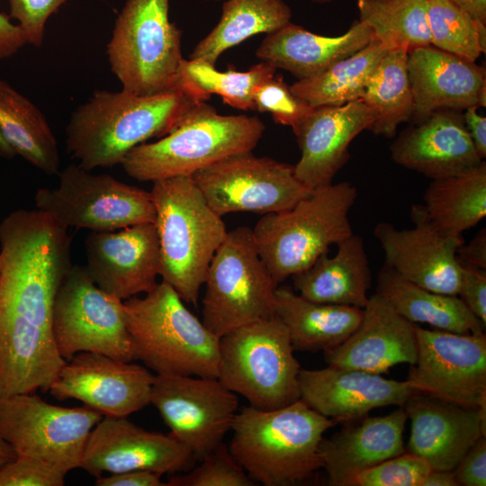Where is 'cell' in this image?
I'll list each match as a JSON object with an SVG mask.
<instances>
[{"label": "cell", "mask_w": 486, "mask_h": 486, "mask_svg": "<svg viewBox=\"0 0 486 486\" xmlns=\"http://www.w3.org/2000/svg\"><path fill=\"white\" fill-rule=\"evenodd\" d=\"M68 229L19 209L0 222V398L49 391L66 360L52 334L58 290L72 266Z\"/></svg>", "instance_id": "1"}, {"label": "cell", "mask_w": 486, "mask_h": 486, "mask_svg": "<svg viewBox=\"0 0 486 486\" xmlns=\"http://www.w3.org/2000/svg\"><path fill=\"white\" fill-rule=\"evenodd\" d=\"M199 102L181 89L151 95L96 90L70 115L67 151L90 171L122 164L137 146L168 134Z\"/></svg>", "instance_id": "2"}, {"label": "cell", "mask_w": 486, "mask_h": 486, "mask_svg": "<svg viewBox=\"0 0 486 486\" xmlns=\"http://www.w3.org/2000/svg\"><path fill=\"white\" fill-rule=\"evenodd\" d=\"M337 423L301 399L271 410L245 406L235 416L229 448L254 482L295 485L323 468L320 445Z\"/></svg>", "instance_id": "3"}, {"label": "cell", "mask_w": 486, "mask_h": 486, "mask_svg": "<svg viewBox=\"0 0 486 486\" xmlns=\"http://www.w3.org/2000/svg\"><path fill=\"white\" fill-rule=\"evenodd\" d=\"M152 184L160 277L184 302L196 305L211 261L228 230L191 176Z\"/></svg>", "instance_id": "4"}, {"label": "cell", "mask_w": 486, "mask_h": 486, "mask_svg": "<svg viewBox=\"0 0 486 486\" xmlns=\"http://www.w3.org/2000/svg\"><path fill=\"white\" fill-rule=\"evenodd\" d=\"M135 360L157 375L218 377L220 338L167 283L123 301Z\"/></svg>", "instance_id": "5"}, {"label": "cell", "mask_w": 486, "mask_h": 486, "mask_svg": "<svg viewBox=\"0 0 486 486\" xmlns=\"http://www.w3.org/2000/svg\"><path fill=\"white\" fill-rule=\"evenodd\" d=\"M265 130L256 116L221 115L207 102H199L168 134L137 146L121 165L140 182L192 176L229 156L252 151Z\"/></svg>", "instance_id": "6"}, {"label": "cell", "mask_w": 486, "mask_h": 486, "mask_svg": "<svg viewBox=\"0 0 486 486\" xmlns=\"http://www.w3.org/2000/svg\"><path fill=\"white\" fill-rule=\"evenodd\" d=\"M356 197L353 184L331 183L312 189L286 211L262 215L253 237L278 285L354 233L349 212Z\"/></svg>", "instance_id": "7"}, {"label": "cell", "mask_w": 486, "mask_h": 486, "mask_svg": "<svg viewBox=\"0 0 486 486\" xmlns=\"http://www.w3.org/2000/svg\"><path fill=\"white\" fill-rule=\"evenodd\" d=\"M289 332L277 317L257 320L220 338L218 380L249 406L271 410L301 397L302 369Z\"/></svg>", "instance_id": "8"}, {"label": "cell", "mask_w": 486, "mask_h": 486, "mask_svg": "<svg viewBox=\"0 0 486 486\" xmlns=\"http://www.w3.org/2000/svg\"><path fill=\"white\" fill-rule=\"evenodd\" d=\"M202 322L217 337L275 316L278 284L262 259L252 229L227 232L208 268Z\"/></svg>", "instance_id": "9"}, {"label": "cell", "mask_w": 486, "mask_h": 486, "mask_svg": "<svg viewBox=\"0 0 486 486\" xmlns=\"http://www.w3.org/2000/svg\"><path fill=\"white\" fill-rule=\"evenodd\" d=\"M168 11L169 0L126 1L106 50L123 90L151 95L172 89L184 58L182 32Z\"/></svg>", "instance_id": "10"}, {"label": "cell", "mask_w": 486, "mask_h": 486, "mask_svg": "<svg viewBox=\"0 0 486 486\" xmlns=\"http://www.w3.org/2000/svg\"><path fill=\"white\" fill-rule=\"evenodd\" d=\"M58 178L57 187L38 189L34 202L37 210L67 229L112 231L155 221L150 192L78 164L67 166Z\"/></svg>", "instance_id": "11"}, {"label": "cell", "mask_w": 486, "mask_h": 486, "mask_svg": "<svg viewBox=\"0 0 486 486\" xmlns=\"http://www.w3.org/2000/svg\"><path fill=\"white\" fill-rule=\"evenodd\" d=\"M103 417L86 405L57 406L33 392L0 398V435L15 456L40 460L64 474L80 468L90 433Z\"/></svg>", "instance_id": "12"}, {"label": "cell", "mask_w": 486, "mask_h": 486, "mask_svg": "<svg viewBox=\"0 0 486 486\" xmlns=\"http://www.w3.org/2000/svg\"><path fill=\"white\" fill-rule=\"evenodd\" d=\"M52 334L66 361L82 352L135 360L123 301L99 288L85 266H72L58 290Z\"/></svg>", "instance_id": "13"}, {"label": "cell", "mask_w": 486, "mask_h": 486, "mask_svg": "<svg viewBox=\"0 0 486 486\" xmlns=\"http://www.w3.org/2000/svg\"><path fill=\"white\" fill-rule=\"evenodd\" d=\"M211 208L220 216L233 212L267 214L286 211L311 189L294 167L252 151L229 156L192 176Z\"/></svg>", "instance_id": "14"}, {"label": "cell", "mask_w": 486, "mask_h": 486, "mask_svg": "<svg viewBox=\"0 0 486 486\" xmlns=\"http://www.w3.org/2000/svg\"><path fill=\"white\" fill-rule=\"evenodd\" d=\"M416 361L408 379L417 392L456 405L486 408V336L414 324Z\"/></svg>", "instance_id": "15"}, {"label": "cell", "mask_w": 486, "mask_h": 486, "mask_svg": "<svg viewBox=\"0 0 486 486\" xmlns=\"http://www.w3.org/2000/svg\"><path fill=\"white\" fill-rule=\"evenodd\" d=\"M150 404L159 412L175 439L196 460L223 442L238 408L236 393L218 378L157 375Z\"/></svg>", "instance_id": "16"}, {"label": "cell", "mask_w": 486, "mask_h": 486, "mask_svg": "<svg viewBox=\"0 0 486 486\" xmlns=\"http://www.w3.org/2000/svg\"><path fill=\"white\" fill-rule=\"evenodd\" d=\"M155 376L132 362L82 352L66 362L49 391L58 400H77L104 416L128 417L150 404Z\"/></svg>", "instance_id": "17"}, {"label": "cell", "mask_w": 486, "mask_h": 486, "mask_svg": "<svg viewBox=\"0 0 486 486\" xmlns=\"http://www.w3.org/2000/svg\"><path fill=\"white\" fill-rule=\"evenodd\" d=\"M411 229H398L381 221L374 235L385 256V265L425 289L458 295L461 265L457 258L464 238L446 237L429 221L422 204L410 209Z\"/></svg>", "instance_id": "18"}, {"label": "cell", "mask_w": 486, "mask_h": 486, "mask_svg": "<svg viewBox=\"0 0 486 486\" xmlns=\"http://www.w3.org/2000/svg\"><path fill=\"white\" fill-rule=\"evenodd\" d=\"M194 461L170 434L146 430L127 417L104 416L90 433L80 468L95 478L137 470L163 475L185 471Z\"/></svg>", "instance_id": "19"}, {"label": "cell", "mask_w": 486, "mask_h": 486, "mask_svg": "<svg viewBox=\"0 0 486 486\" xmlns=\"http://www.w3.org/2000/svg\"><path fill=\"white\" fill-rule=\"evenodd\" d=\"M85 246V268L106 292L125 301L150 292L158 284L160 250L154 222L91 231Z\"/></svg>", "instance_id": "20"}, {"label": "cell", "mask_w": 486, "mask_h": 486, "mask_svg": "<svg viewBox=\"0 0 486 486\" xmlns=\"http://www.w3.org/2000/svg\"><path fill=\"white\" fill-rule=\"evenodd\" d=\"M374 119V110L362 100L314 107L292 130L301 150L293 166L296 177L311 190L331 184L349 158L351 141Z\"/></svg>", "instance_id": "21"}, {"label": "cell", "mask_w": 486, "mask_h": 486, "mask_svg": "<svg viewBox=\"0 0 486 486\" xmlns=\"http://www.w3.org/2000/svg\"><path fill=\"white\" fill-rule=\"evenodd\" d=\"M300 399L337 422L358 420L373 409L404 406L417 392L410 383L361 370L328 365L301 369Z\"/></svg>", "instance_id": "22"}, {"label": "cell", "mask_w": 486, "mask_h": 486, "mask_svg": "<svg viewBox=\"0 0 486 486\" xmlns=\"http://www.w3.org/2000/svg\"><path fill=\"white\" fill-rule=\"evenodd\" d=\"M408 76L414 123L437 111L486 104L484 68L432 45L408 53Z\"/></svg>", "instance_id": "23"}, {"label": "cell", "mask_w": 486, "mask_h": 486, "mask_svg": "<svg viewBox=\"0 0 486 486\" xmlns=\"http://www.w3.org/2000/svg\"><path fill=\"white\" fill-rule=\"evenodd\" d=\"M411 421L408 452L432 470L453 471L466 452L485 436V410L444 401L417 392L405 403Z\"/></svg>", "instance_id": "24"}, {"label": "cell", "mask_w": 486, "mask_h": 486, "mask_svg": "<svg viewBox=\"0 0 486 486\" xmlns=\"http://www.w3.org/2000/svg\"><path fill=\"white\" fill-rule=\"evenodd\" d=\"M416 356L414 324L376 292L369 297L356 330L343 343L324 352L328 365L375 374L387 373L398 364H413Z\"/></svg>", "instance_id": "25"}, {"label": "cell", "mask_w": 486, "mask_h": 486, "mask_svg": "<svg viewBox=\"0 0 486 486\" xmlns=\"http://www.w3.org/2000/svg\"><path fill=\"white\" fill-rule=\"evenodd\" d=\"M392 160L430 179L471 170L483 160L466 130L462 112L441 110L402 130L390 147Z\"/></svg>", "instance_id": "26"}, {"label": "cell", "mask_w": 486, "mask_h": 486, "mask_svg": "<svg viewBox=\"0 0 486 486\" xmlns=\"http://www.w3.org/2000/svg\"><path fill=\"white\" fill-rule=\"evenodd\" d=\"M403 408L379 417L360 418L322 439L320 453L332 486H349L361 472L405 452Z\"/></svg>", "instance_id": "27"}, {"label": "cell", "mask_w": 486, "mask_h": 486, "mask_svg": "<svg viewBox=\"0 0 486 486\" xmlns=\"http://www.w3.org/2000/svg\"><path fill=\"white\" fill-rule=\"evenodd\" d=\"M373 38L370 28L358 20L336 37L319 35L290 22L267 33L256 55L298 79H305L363 49Z\"/></svg>", "instance_id": "28"}, {"label": "cell", "mask_w": 486, "mask_h": 486, "mask_svg": "<svg viewBox=\"0 0 486 486\" xmlns=\"http://www.w3.org/2000/svg\"><path fill=\"white\" fill-rule=\"evenodd\" d=\"M337 248L334 256L325 253L293 274L294 289L310 302L364 309L372 274L363 238L353 233Z\"/></svg>", "instance_id": "29"}, {"label": "cell", "mask_w": 486, "mask_h": 486, "mask_svg": "<svg viewBox=\"0 0 486 486\" xmlns=\"http://www.w3.org/2000/svg\"><path fill=\"white\" fill-rule=\"evenodd\" d=\"M275 316L285 325L294 351L325 352L356 330L363 309L310 302L288 286H278Z\"/></svg>", "instance_id": "30"}, {"label": "cell", "mask_w": 486, "mask_h": 486, "mask_svg": "<svg viewBox=\"0 0 486 486\" xmlns=\"http://www.w3.org/2000/svg\"><path fill=\"white\" fill-rule=\"evenodd\" d=\"M375 292L411 323H426L437 329L460 334L484 333L485 325L468 310L458 295L425 289L385 264L378 274Z\"/></svg>", "instance_id": "31"}, {"label": "cell", "mask_w": 486, "mask_h": 486, "mask_svg": "<svg viewBox=\"0 0 486 486\" xmlns=\"http://www.w3.org/2000/svg\"><path fill=\"white\" fill-rule=\"evenodd\" d=\"M422 207L433 226L444 236L463 237L486 216V163L466 172L433 179Z\"/></svg>", "instance_id": "32"}, {"label": "cell", "mask_w": 486, "mask_h": 486, "mask_svg": "<svg viewBox=\"0 0 486 486\" xmlns=\"http://www.w3.org/2000/svg\"><path fill=\"white\" fill-rule=\"evenodd\" d=\"M0 130L16 155L46 175H58L56 137L41 111L0 79Z\"/></svg>", "instance_id": "33"}, {"label": "cell", "mask_w": 486, "mask_h": 486, "mask_svg": "<svg viewBox=\"0 0 486 486\" xmlns=\"http://www.w3.org/2000/svg\"><path fill=\"white\" fill-rule=\"evenodd\" d=\"M292 10L283 0H227L213 29L190 54L215 65L227 50L259 33L272 32L291 22Z\"/></svg>", "instance_id": "34"}, {"label": "cell", "mask_w": 486, "mask_h": 486, "mask_svg": "<svg viewBox=\"0 0 486 486\" xmlns=\"http://www.w3.org/2000/svg\"><path fill=\"white\" fill-rule=\"evenodd\" d=\"M388 50L376 39L320 74L299 79L291 91L312 107L361 100L370 77Z\"/></svg>", "instance_id": "35"}, {"label": "cell", "mask_w": 486, "mask_h": 486, "mask_svg": "<svg viewBox=\"0 0 486 486\" xmlns=\"http://www.w3.org/2000/svg\"><path fill=\"white\" fill-rule=\"evenodd\" d=\"M276 69L273 64L261 61L247 71L232 68L219 71L215 65L201 59H183L172 89L184 90L204 102H207L212 94H218L225 104L233 108L255 110V89L273 77Z\"/></svg>", "instance_id": "36"}, {"label": "cell", "mask_w": 486, "mask_h": 486, "mask_svg": "<svg viewBox=\"0 0 486 486\" xmlns=\"http://www.w3.org/2000/svg\"><path fill=\"white\" fill-rule=\"evenodd\" d=\"M361 100L375 113L369 130L393 138L398 126L410 121L414 111L408 76V52L388 50L369 79Z\"/></svg>", "instance_id": "37"}, {"label": "cell", "mask_w": 486, "mask_h": 486, "mask_svg": "<svg viewBox=\"0 0 486 486\" xmlns=\"http://www.w3.org/2000/svg\"><path fill=\"white\" fill-rule=\"evenodd\" d=\"M359 20L388 50L431 45L428 0H357Z\"/></svg>", "instance_id": "38"}, {"label": "cell", "mask_w": 486, "mask_h": 486, "mask_svg": "<svg viewBox=\"0 0 486 486\" xmlns=\"http://www.w3.org/2000/svg\"><path fill=\"white\" fill-rule=\"evenodd\" d=\"M431 45L475 62L485 53L486 25L451 0H428Z\"/></svg>", "instance_id": "39"}, {"label": "cell", "mask_w": 486, "mask_h": 486, "mask_svg": "<svg viewBox=\"0 0 486 486\" xmlns=\"http://www.w3.org/2000/svg\"><path fill=\"white\" fill-rule=\"evenodd\" d=\"M184 474H170L167 486H253L254 482L223 442Z\"/></svg>", "instance_id": "40"}, {"label": "cell", "mask_w": 486, "mask_h": 486, "mask_svg": "<svg viewBox=\"0 0 486 486\" xmlns=\"http://www.w3.org/2000/svg\"><path fill=\"white\" fill-rule=\"evenodd\" d=\"M253 101L256 111L270 113L276 123L290 126L292 130L314 108L296 96L283 77L275 75L256 86Z\"/></svg>", "instance_id": "41"}, {"label": "cell", "mask_w": 486, "mask_h": 486, "mask_svg": "<svg viewBox=\"0 0 486 486\" xmlns=\"http://www.w3.org/2000/svg\"><path fill=\"white\" fill-rule=\"evenodd\" d=\"M431 470L424 459L404 452L361 472L349 486H422Z\"/></svg>", "instance_id": "42"}, {"label": "cell", "mask_w": 486, "mask_h": 486, "mask_svg": "<svg viewBox=\"0 0 486 486\" xmlns=\"http://www.w3.org/2000/svg\"><path fill=\"white\" fill-rule=\"evenodd\" d=\"M65 476L40 460L15 456L0 468V486H63Z\"/></svg>", "instance_id": "43"}, {"label": "cell", "mask_w": 486, "mask_h": 486, "mask_svg": "<svg viewBox=\"0 0 486 486\" xmlns=\"http://www.w3.org/2000/svg\"><path fill=\"white\" fill-rule=\"evenodd\" d=\"M69 0H9L10 18L18 22L27 44L40 48L49 17Z\"/></svg>", "instance_id": "44"}, {"label": "cell", "mask_w": 486, "mask_h": 486, "mask_svg": "<svg viewBox=\"0 0 486 486\" xmlns=\"http://www.w3.org/2000/svg\"><path fill=\"white\" fill-rule=\"evenodd\" d=\"M461 265L458 295L468 310L486 325V271Z\"/></svg>", "instance_id": "45"}, {"label": "cell", "mask_w": 486, "mask_h": 486, "mask_svg": "<svg viewBox=\"0 0 486 486\" xmlns=\"http://www.w3.org/2000/svg\"><path fill=\"white\" fill-rule=\"evenodd\" d=\"M458 485H486V439L480 437L452 471Z\"/></svg>", "instance_id": "46"}, {"label": "cell", "mask_w": 486, "mask_h": 486, "mask_svg": "<svg viewBox=\"0 0 486 486\" xmlns=\"http://www.w3.org/2000/svg\"><path fill=\"white\" fill-rule=\"evenodd\" d=\"M162 475L151 471L137 470L118 473H110L107 476L96 477L97 486H167L161 480Z\"/></svg>", "instance_id": "47"}, {"label": "cell", "mask_w": 486, "mask_h": 486, "mask_svg": "<svg viewBox=\"0 0 486 486\" xmlns=\"http://www.w3.org/2000/svg\"><path fill=\"white\" fill-rule=\"evenodd\" d=\"M460 264L486 271V229H481L468 244H463L457 252Z\"/></svg>", "instance_id": "48"}, {"label": "cell", "mask_w": 486, "mask_h": 486, "mask_svg": "<svg viewBox=\"0 0 486 486\" xmlns=\"http://www.w3.org/2000/svg\"><path fill=\"white\" fill-rule=\"evenodd\" d=\"M477 106H471L463 113L466 130L474 148L483 160L486 157V117L477 112Z\"/></svg>", "instance_id": "49"}, {"label": "cell", "mask_w": 486, "mask_h": 486, "mask_svg": "<svg viewBox=\"0 0 486 486\" xmlns=\"http://www.w3.org/2000/svg\"><path fill=\"white\" fill-rule=\"evenodd\" d=\"M473 18L486 25V0H451Z\"/></svg>", "instance_id": "50"}, {"label": "cell", "mask_w": 486, "mask_h": 486, "mask_svg": "<svg viewBox=\"0 0 486 486\" xmlns=\"http://www.w3.org/2000/svg\"><path fill=\"white\" fill-rule=\"evenodd\" d=\"M452 471L431 470L422 486H457Z\"/></svg>", "instance_id": "51"}, {"label": "cell", "mask_w": 486, "mask_h": 486, "mask_svg": "<svg viewBox=\"0 0 486 486\" xmlns=\"http://www.w3.org/2000/svg\"><path fill=\"white\" fill-rule=\"evenodd\" d=\"M14 458H15L14 450L0 435V468Z\"/></svg>", "instance_id": "52"}, {"label": "cell", "mask_w": 486, "mask_h": 486, "mask_svg": "<svg viewBox=\"0 0 486 486\" xmlns=\"http://www.w3.org/2000/svg\"><path fill=\"white\" fill-rule=\"evenodd\" d=\"M16 156L14 150L7 143L0 130V157L4 158H14Z\"/></svg>", "instance_id": "53"}, {"label": "cell", "mask_w": 486, "mask_h": 486, "mask_svg": "<svg viewBox=\"0 0 486 486\" xmlns=\"http://www.w3.org/2000/svg\"><path fill=\"white\" fill-rule=\"evenodd\" d=\"M311 2L315 3V4H328V3H330L332 2L333 0H310Z\"/></svg>", "instance_id": "54"}, {"label": "cell", "mask_w": 486, "mask_h": 486, "mask_svg": "<svg viewBox=\"0 0 486 486\" xmlns=\"http://www.w3.org/2000/svg\"><path fill=\"white\" fill-rule=\"evenodd\" d=\"M205 1H220V0H205Z\"/></svg>", "instance_id": "55"}, {"label": "cell", "mask_w": 486, "mask_h": 486, "mask_svg": "<svg viewBox=\"0 0 486 486\" xmlns=\"http://www.w3.org/2000/svg\"><path fill=\"white\" fill-rule=\"evenodd\" d=\"M0 274H1V259H0Z\"/></svg>", "instance_id": "56"}]
</instances>
